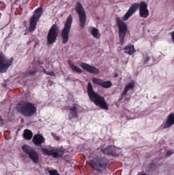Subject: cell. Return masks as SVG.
Listing matches in <instances>:
<instances>
[{"instance_id":"cell-1","label":"cell","mask_w":174,"mask_h":175,"mask_svg":"<svg viewBox=\"0 0 174 175\" xmlns=\"http://www.w3.org/2000/svg\"><path fill=\"white\" fill-rule=\"evenodd\" d=\"M87 94L90 100L99 108L108 110V106L105 99L94 91L92 85L89 82L87 84Z\"/></svg>"},{"instance_id":"cell-2","label":"cell","mask_w":174,"mask_h":175,"mask_svg":"<svg viewBox=\"0 0 174 175\" xmlns=\"http://www.w3.org/2000/svg\"><path fill=\"white\" fill-rule=\"evenodd\" d=\"M17 111L25 116H31L36 112V108L33 103L28 102H21L16 106Z\"/></svg>"},{"instance_id":"cell-3","label":"cell","mask_w":174,"mask_h":175,"mask_svg":"<svg viewBox=\"0 0 174 175\" xmlns=\"http://www.w3.org/2000/svg\"><path fill=\"white\" fill-rule=\"evenodd\" d=\"M42 150L44 154L52 156L55 158L63 157L64 153V150L62 148H56L51 146H43L42 148Z\"/></svg>"},{"instance_id":"cell-4","label":"cell","mask_w":174,"mask_h":175,"mask_svg":"<svg viewBox=\"0 0 174 175\" xmlns=\"http://www.w3.org/2000/svg\"><path fill=\"white\" fill-rule=\"evenodd\" d=\"M108 160L104 157H97L91 160V164L94 169L98 171H104L107 168Z\"/></svg>"},{"instance_id":"cell-5","label":"cell","mask_w":174,"mask_h":175,"mask_svg":"<svg viewBox=\"0 0 174 175\" xmlns=\"http://www.w3.org/2000/svg\"><path fill=\"white\" fill-rule=\"evenodd\" d=\"M42 12H43V8L42 7H40L36 9L34 14L30 19L29 27V31L30 32L34 31L35 30L37 22H38L40 17L42 16Z\"/></svg>"},{"instance_id":"cell-6","label":"cell","mask_w":174,"mask_h":175,"mask_svg":"<svg viewBox=\"0 0 174 175\" xmlns=\"http://www.w3.org/2000/svg\"><path fill=\"white\" fill-rule=\"evenodd\" d=\"M72 23H73V17L71 15H70L66 20L64 28L63 29L61 33L63 43L64 44L67 43V42L69 40V33L71 29Z\"/></svg>"},{"instance_id":"cell-7","label":"cell","mask_w":174,"mask_h":175,"mask_svg":"<svg viewBox=\"0 0 174 175\" xmlns=\"http://www.w3.org/2000/svg\"><path fill=\"white\" fill-rule=\"evenodd\" d=\"M13 57H7L3 53H0V73L6 72L12 65Z\"/></svg>"},{"instance_id":"cell-8","label":"cell","mask_w":174,"mask_h":175,"mask_svg":"<svg viewBox=\"0 0 174 175\" xmlns=\"http://www.w3.org/2000/svg\"><path fill=\"white\" fill-rule=\"evenodd\" d=\"M116 22L117 26L119 28V43L120 44L122 45L123 44L125 35L128 31V27L127 24L119 17H116Z\"/></svg>"},{"instance_id":"cell-9","label":"cell","mask_w":174,"mask_h":175,"mask_svg":"<svg viewBox=\"0 0 174 175\" xmlns=\"http://www.w3.org/2000/svg\"><path fill=\"white\" fill-rule=\"evenodd\" d=\"M75 10L79 15L80 26L81 28H83L84 27H85V24L87 23V17L83 7L80 2H78L77 3Z\"/></svg>"},{"instance_id":"cell-10","label":"cell","mask_w":174,"mask_h":175,"mask_svg":"<svg viewBox=\"0 0 174 175\" xmlns=\"http://www.w3.org/2000/svg\"><path fill=\"white\" fill-rule=\"evenodd\" d=\"M22 149L23 151L27 154L28 155L30 158L31 159L32 161L34 163H38L39 160L38 155V153L36 152L35 150L32 148L31 147L27 144H25L22 147Z\"/></svg>"},{"instance_id":"cell-11","label":"cell","mask_w":174,"mask_h":175,"mask_svg":"<svg viewBox=\"0 0 174 175\" xmlns=\"http://www.w3.org/2000/svg\"><path fill=\"white\" fill-rule=\"evenodd\" d=\"M58 27L56 24H54L50 29L48 35V45H51L54 43L58 36Z\"/></svg>"},{"instance_id":"cell-12","label":"cell","mask_w":174,"mask_h":175,"mask_svg":"<svg viewBox=\"0 0 174 175\" xmlns=\"http://www.w3.org/2000/svg\"><path fill=\"white\" fill-rule=\"evenodd\" d=\"M102 152L104 154L117 157L121 154V148L115 145H109L102 150Z\"/></svg>"},{"instance_id":"cell-13","label":"cell","mask_w":174,"mask_h":175,"mask_svg":"<svg viewBox=\"0 0 174 175\" xmlns=\"http://www.w3.org/2000/svg\"><path fill=\"white\" fill-rule=\"evenodd\" d=\"M139 3H134L132 6L128 9L127 12L126 13L125 15H123L122 18V21H126L128 20L135 12L136 11L137 9H139Z\"/></svg>"},{"instance_id":"cell-14","label":"cell","mask_w":174,"mask_h":175,"mask_svg":"<svg viewBox=\"0 0 174 175\" xmlns=\"http://www.w3.org/2000/svg\"><path fill=\"white\" fill-rule=\"evenodd\" d=\"M140 17L143 18H147L149 17V12L148 9L147 4L144 2H141L139 4Z\"/></svg>"},{"instance_id":"cell-15","label":"cell","mask_w":174,"mask_h":175,"mask_svg":"<svg viewBox=\"0 0 174 175\" xmlns=\"http://www.w3.org/2000/svg\"><path fill=\"white\" fill-rule=\"evenodd\" d=\"M80 65L84 70L87 71V72H89L90 73L98 74L100 73V71L98 69H97V68L91 66L87 63L81 62Z\"/></svg>"},{"instance_id":"cell-16","label":"cell","mask_w":174,"mask_h":175,"mask_svg":"<svg viewBox=\"0 0 174 175\" xmlns=\"http://www.w3.org/2000/svg\"><path fill=\"white\" fill-rule=\"evenodd\" d=\"M92 82L97 85H100L104 88H109L112 85L110 81H104L97 78H92Z\"/></svg>"},{"instance_id":"cell-17","label":"cell","mask_w":174,"mask_h":175,"mask_svg":"<svg viewBox=\"0 0 174 175\" xmlns=\"http://www.w3.org/2000/svg\"><path fill=\"white\" fill-rule=\"evenodd\" d=\"M45 139L41 134H36L33 137V142L36 145H40L44 143Z\"/></svg>"},{"instance_id":"cell-18","label":"cell","mask_w":174,"mask_h":175,"mask_svg":"<svg viewBox=\"0 0 174 175\" xmlns=\"http://www.w3.org/2000/svg\"><path fill=\"white\" fill-rule=\"evenodd\" d=\"M125 52L129 56H132L136 52V50L134 48V46L132 44H128L123 48Z\"/></svg>"},{"instance_id":"cell-19","label":"cell","mask_w":174,"mask_h":175,"mask_svg":"<svg viewBox=\"0 0 174 175\" xmlns=\"http://www.w3.org/2000/svg\"><path fill=\"white\" fill-rule=\"evenodd\" d=\"M174 123V114L172 113L168 115L167 118V121L165 122V124L164 126V129H167L173 126Z\"/></svg>"},{"instance_id":"cell-20","label":"cell","mask_w":174,"mask_h":175,"mask_svg":"<svg viewBox=\"0 0 174 175\" xmlns=\"http://www.w3.org/2000/svg\"><path fill=\"white\" fill-rule=\"evenodd\" d=\"M33 137V133L29 129H25L23 132V137L26 140H30Z\"/></svg>"},{"instance_id":"cell-21","label":"cell","mask_w":174,"mask_h":175,"mask_svg":"<svg viewBox=\"0 0 174 175\" xmlns=\"http://www.w3.org/2000/svg\"><path fill=\"white\" fill-rule=\"evenodd\" d=\"M134 83L133 82H130L125 87L124 90H123V92L122 93V96H123L125 95L127 93H128V92L129 90L132 89L134 88Z\"/></svg>"},{"instance_id":"cell-22","label":"cell","mask_w":174,"mask_h":175,"mask_svg":"<svg viewBox=\"0 0 174 175\" xmlns=\"http://www.w3.org/2000/svg\"><path fill=\"white\" fill-rule=\"evenodd\" d=\"M68 63H69L70 68H71L74 71L77 72L78 73H82V70L79 68L77 67V66H75L74 64L72 61L69 60V61H68Z\"/></svg>"},{"instance_id":"cell-23","label":"cell","mask_w":174,"mask_h":175,"mask_svg":"<svg viewBox=\"0 0 174 175\" xmlns=\"http://www.w3.org/2000/svg\"><path fill=\"white\" fill-rule=\"evenodd\" d=\"M91 34L95 39H99L101 36V34L99 32V30L95 27H92L91 28Z\"/></svg>"},{"instance_id":"cell-24","label":"cell","mask_w":174,"mask_h":175,"mask_svg":"<svg viewBox=\"0 0 174 175\" xmlns=\"http://www.w3.org/2000/svg\"><path fill=\"white\" fill-rule=\"evenodd\" d=\"M77 116V108L75 106L71 107L69 109V117L70 118H73Z\"/></svg>"},{"instance_id":"cell-25","label":"cell","mask_w":174,"mask_h":175,"mask_svg":"<svg viewBox=\"0 0 174 175\" xmlns=\"http://www.w3.org/2000/svg\"><path fill=\"white\" fill-rule=\"evenodd\" d=\"M49 173L50 175H60L58 172L56 170H55V169L49 170Z\"/></svg>"},{"instance_id":"cell-26","label":"cell","mask_w":174,"mask_h":175,"mask_svg":"<svg viewBox=\"0 0 174 175\" xmlns=\"http://www.w3.org/2000/svg\"><path fill=\"white\" fill-rule=\"evenodd\" d=\"M43 70L44 73L47 74H48V75H52V76H54V75H55V74H54V73L53 72H50L49 71V72H47V71L45 70H44V69H43Z\"/></svg>"},{"instance_id":"cell-27","label":"cell","mask_w":174,"mask_h":175,"mask_svg":"<svg viewBox=\"0 0 174 175\" xmlns=\"http://www.w3.org/2000/svg\"><path fill=\"white\" fill-rule=\"evenodd\" d=\"M173 152L171 150H169L167 152V154H166V156H171V155L173 154Z\"/></svg>"},{"instance_id":"cell-28","label":"cell","mask_w":174,"mask_h":175,"mask_svg":"<svg viewBox=\"0 0 174 175\" xmlns=\"http://www.w3.org/2000/svg\"><path fill=\"white\" fill-rule=\"evenodd\" d=\"M4 123V121L3 118L0 116V126H3Z\"/></svg>"},{"instance_id":"cell-29","label":"cell","mask_w":174,"mask_h":175,"mask_svg":"<svg viewBox=\"0 0 174 175\" xmlns=\"http://www.w3.org/2000/svg\"><path fill=\"white\" fill-rule=\"evenodd\" d=\"M171 37H172V40H174V38H173V37H174V31L172 32L171 33Z\"/></svg>"},{"instance_id":"cell-30","label":"cell","mask_w":174,"mask_h":175,"mask_svg":"<svg viewBox=\"0 0 174 175\" xmlns=\"http://www.w3.org/2000/svg\"><path fill=\"white\" fill-rule=\"evenodd\" d=\"M118 74L117 73L115 74V77H118Z\"/></svg>"},{"instance_id":"cell-31","label":"cell","mask_w":174,"mask_h":175,"mask_svg":"<svg viewBox=\"0 0 174 175\" xmlns=\"http://www.w3.org/2000/svg\"><path fill=\"white\" fill-rule=\"evenodd\" d=\"M147 175V174H145V173H143V174H141V175Z\"/></svg>"}]
</instances>
